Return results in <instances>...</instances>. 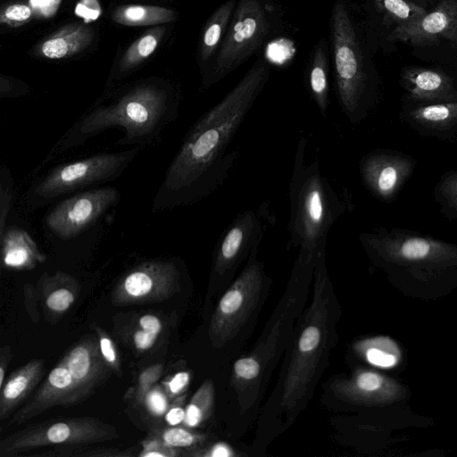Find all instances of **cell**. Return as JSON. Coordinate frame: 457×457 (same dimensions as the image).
<instances>
[{
    "label": "cell",
    "instance_id": "cell-1",
    "mask_svg": "<svg viewBox=\"0 0 457 457\" xmlns=\"http://www.w3.org/2000/svg\"><path fill=\"white\" fill-rule=\"evenodd\" d=\"M270 78L258 59L240 81L190 127L171 160L153 203L158 212L196 204L220 188L239 157L228 150L235 135Z\"/></svg>",
    "mask_w": 457,
    "mask_h": 457
},
{
    "label": "cell",
    "instance_id": "cell-2",
    "mask_svg": "<svg viewBox=\"0 0 457 457\" xmlns=\"http://www.w3.org/2000/svg\"><path fill=\"white\" fill-rule=\"evenodd\" d=\"M312 282L311 302L297 319L267 407L270 438L289 429L308 408L338 343L343 311L326 265V250L317 255Z\"/></svg>",
    "mask_w": 457,
    "mask_h": 457
},
{
    "label": "cell",
    "instance_id": "cell-3",
    "mask_svg": "<svg viewBox=\"0 0 457 457\" xmlns=\"http://www.w3.org/2000/svg\"><path fill=\"white\" fill-rule=\"evenodd\" d=\"M371 267L405 297L432 302L457 287V245L421 232L380 227L359 236Z\"/></svg>",
    "mask_w": 457,
    "mask_h": 457
},
{
    "label": "cell",
    "instance_id": "cell-4",
    "mask_svg": "<svg viewBox=\"0 0 457 457\" xmlns=\"http://www.w3.org/2000/svg\"><path fill=\"white\" fill-rule=\"evenodd\" d=\"M178 110L179 99L169 86L140 82L84 115L74 127L71 140L79 144L107 129H120L123 136L117 145L145 148L176 120Z\"/></svg>",
    "mask_w": 457,
    "mask_h": 457
},
{
    "label": "cell",
    "instance_id": "cell-5",
    "mask_svg": "<svg viewBox=\"0 0 457 457\" xmlns=\"http://www.w3.org/2000/svg\"><path fill=\"white\" fill-rule=\"evenodd\" d=\"M308 140L301 137L294 159L289 184V243L298 250L295 259L315 262L326 250L330 228L345 207L320 170L317 158L306 162Z\"/></svg>",
    "mask_w": 457,
    "mask_h": 457
},
{
    "label": "cell",
    "instance_id": "cell-6",
    "mask_svg": "<svg viewBox=\"0 0 457 457\" xmlns=\"http://www.w3.org/2000/svg\"><path fill=\"white\" fill-rule=\"evenodd\" d=\"M337 95L342 112L355 126L381 97L378 73L368 56L357 22L344 0H336L330 19Z\"/></svg>",
    "mask_w": 457,
    "mask_h": 457
},
{
    "label": "cell",
    "instance_id": "cell-7",
    "mask_svg": "<svg viewBox=\"0 0 457 457\" xmlns=\"http://www.w3.org/2000/svg\"><path fill=\"white\" fill-rule=\"evenodd\" d=\"M410 386L378 370L358 366L321 384L320 403L337 414L360 413L408 405Z\"/></svg>",
    "mask_w": 457,
    "mask_h": 457
},
{
    "label": "cell",
    "instance_id": "cell-8",
    "mask_svg": "<svg viewBox=\"0 0 457 457\" xmlns=\"http://www.w3.org/2000/svg\"><path fill=\"white\" fill-rule=\"evenodd\" d=\"M224 34L212 72L204 79L209 87L246 61L270 32L267 12L260 0H239Z\"/></svg>",
    "mask_w": 457,
    "mask_h": 457
},
{
    "label": "cell",
    "instance_id": "cell-9",
    "mask_svg": "<svg viewBox=\"0 0 457 457\" xmlns=\"http://www.w3.org/2000/svg\"><path fill=\"white\" fill-rule=\"evenodd\" d=\"M144 147L133 146L115 153L97 154L54 169L36 187L40 197L52 198L97 183L117 179Z\"/></svg>",
    "mask_w": 457,
    "mask_h": 457
},
{
    "label": "cell",
    "instance_id": "cell-10",
    "mask_svg": "<svg viewBox=\"0 0 457 457\" xmlns=\"http://www.w3.org/2000/svg\"><path fill=\"white\" fill-rule=\"evenodd\" d=\"M103 428L92 419L48 420L32 425L0 440V457L40 447L91 443L102 438Z\"/></svg>",
    "mask_w": 457,
    "mask_h": 457
},
{
    "label": "cell",
    "instance_id": "cell-11",
    "mask_svg": "<svg viewBox=\"0 0 457 457\" xmlns=\"http://www.w3.org/2000/svg\"><path fill=\"white\" fill-rule=\"evenodd\" d=\"M120 201L115 187H100L83 191L56 205L46 219L48 228L67 240L77 237L95 224Z\"/></svg>",
    "mask_w": 457,
    "mask_h": 457
},
{
    "label": "cell",
    "instance_id": "cell-12",
    "mask_svg": "<svg viewBox=\"0 0 457 457\" xmlns=\"http://www.w3.org/2000/svg\"><path fill=\"white\" fill-rule=\"evenodd\" d=\"M417 160L411 154L390 148H377L359 162L363 186L378 200L393 202L412 176Z\"/></svg>",
    "mask_w": 457,
    "mask_h": 457
},
{
    "label": "cell",
    "instance_id": "cell-13",
    "mask_svg": "<svg viewBox=\"0 0 457 457\" xmlns=\"http://www.w3.org/2000/svg\"><path fill=\"white\" fill-rule=\"evenodd\" d=\"M388 40L427 47L442 40L457 43V0H440L419 18L395 27Z\"/></svg>",
    "mask_w": 457,
    "mask_h": 457
},
{
    "label": "cell",
    "instance_id": "cell-14",
    "mask_svg": "<svg viewBox=\"0 0 457 457\" xmlns=\"http://www.w3.org/2000/svg\"><path fill=\"white\" fill-rule=\"evenodd\" d=\"M261 210L238 213L220 235L214 255V270L223 274L258 248L265 224Z\"/></svg>",
    "mask_w": 457,
    "mask_h": 457
},
{
    "label": "cell",
    "instance_id": "cell-15",
    "mask_svg": "<svg viewBox=\"0 0 457 457\" xmlns=\"http://www.w3.org/2000/svg\"><path fill=\"white\" fill-rule=\"evenodd\" d=\"M399 119L419 135L441 141L457 137V102L426 103L402 98Z\"/></svg>",
    "mask_w": 457,
    "mask_h": 457
},
{
    "label": "cell",
    "instance_id": "cell-16",
    "mask_svg": "<svg viewBox=\"0 0 457 457\" xmlns=\"http://www.w3.org/2000/svg\"><path fill=\"white\" fill-rule=\"evenodd\" d=\"M77 403L71 373L62 359L52 369L33 397L13 415L11 423L21 424L49 409Z\"/></svg>",
    "mask_w": 457,
    "mask_h": 457
},
{
    "label": "cell",
    "instance_id": "cell-17",
    "mask_svg": "<svg viewBox=\"0 0 457 457\" xmlns=\"http://www.w3.org/2000/svg\"><path fill=\"white\" fill-rule=\"evenodd\" d=\"M400 86L405 91L403 98L414 102H457L455 79L439 69L406 66L400 74Z\"/></svg>",
    "mask_w": 457,
    "mask_h": 457
},
{
    "label": "cell",
    "instance_id": "cell-18",
    "mask_svg": "<svg viewBox=\"0 0 457 457\" xmlns=\"http://www.w3.org/2000/svg\"><path fill=\"white\" fill-rule=\"evenodd\" d=\"M179 271L174 260H150L139 263L122 279L120 289L125 299L142 300L160 289H168L178 279Z\"/></svg>",
    "mask_w": 457,
    "mask_h": 457
},
{
    "label": "cell",
    "instance_id": "cell-19",
    "mask_svg": "<svg viewBox=\"0 0 457 457\" xmlns=\"http://www.w3.org/2000/svg\"><path fill=\"white\" fill-rule=\"evenodd\" d=\"M35 289L46 320L56 323L75 303L79 283L71 275L58 270L42 274Z\"/></svg>",
    "mask_w": 457,
    "mask_h": 457
},
{
    "label": "cell",
    "instance_id": "cell-20",
    "mask_svg": "<svg viewBox=\"0 0 457 457\" xmlns=\"http://www.w3.org/2000/svg\"><path fill=\"white\" fill-rule=\"evenodd\" d=\"M45 371V360L35 358L10 374L0 391V422L10 417L29 398Z\"/></svg>",
    "mask_w": 457,
    "mask_h": 457
},
{
    "label": "cell",
    "instance_id": "cell-21",
    "mask_svg": "<svg viewBox=\"0 0 457 457\" xmlns=\"http://www.w3.org/2000/svg\"><path fill=\"white\" fill-rule=\"evenodd\" d=\"M73 380L76 402L82 400L97 382L101 361L95 342L85 340L71 347L62 358Z\"/></svg>",
    "mask_w": 457,
    "mask_h": 457
},
{
    "label": "cell",
    "instance_id": "cell-22",
    "mask_svg": "<svg viewBox=\"0 0 457 457\" xmlns=\"http://www.w3.org/2000/svg\"><path fill=\"white\" fill-rule=\"evenodd\" d=\"M0 258L4 267L30 270L46 261L31 236L24 229L10 228L4 233Z\"/></svg>",
    "mask_w": 457,
    "mask_h": 457
},
{
    "label": "cell",
    "instance_id": "cell-23",
    "mask_svg": "<svg viewBox=\"0 0 457 457\" xmlns=\"http://www.w3.org/2000/svg\"><path fill=\"white\" fill-rule=\"evenodd\" d=\"M94 39L93 29L83 23L69 24L46 38L38 46L47 59L71 57L87 48Z\"/></svg>",
    "mask_w": 457,
    "mask_h": 457
},
{
    "label": "cell",
    "instance_id": "cell-24",
    "mask_svg": "<svg viewBox=\"0 0 457 457\" xmlns=\"http://www.w3.org/2000/svg\"><path fill=\"white\" fill-rule=\"evenodd\" d=\"M329 62L328 45L324 39L316 44L310 58L305 83L307 90L323 116L329 105Z\"/></svg>",
    "mask_w": 457,
    "mask_h": 457
},
{
    "label": "cell",
    "instance_id": "cell-25",
    "mask_svg": "<svg viewBox=\"0 0 457 457\" xmlns=\"http://www.w3.org/2000/svg\"><path fill=\"white\" fill-rule=\"evenodd\" d=\"M178 13L163 6L149 4H122L112 12V20L128 27L158 26L176 21Z\"/></svg>",
    "mask_w": 457,
    "mask_h": 457
},
{
    "label": "cell",
    "instance_id": "cell-26",
    "mask_svg": "<svg viewBox=\"0 0 457 457\" xmlns=\"http://www.w3.org/2000/svg\"><path fill=\"white\" fill-rule=\"evenodd\" d=\"M166 31V28L158 25L145 31L124 52L119 61L114 79L123 77L138 67L157 49Z\"/></svg>",
    "mask_w": 457,
    "mask_h": 457
},
{
    "label": "cell",
    "instance_id": "cell-27",
    "mask_svg": "<svg viewBox=\"0 0 457 457\" xmlns=\"http://www.w3.org/2000/svg\"><path fill=\"white\" fill-rule=\"evenodd\" d=\"M236 6V0H227L208 21L200 43V58L206 62L216 51L226 32Z\"/></svg>",
    "mask_w": 457,
    "mask_h": 457
},
{
    "label": "cell",
    "instance_id": "cell-28",
    "mask_svg": "<svg viewBox=\"0 0 457 457\" xmlns=\"http://www.w3.org/2000/svg\"><path fill=\"white\" fill-rule=\"evenodd\" d=\"M367 1L372 4L384 22L387 25L394 26V28L415 20L427 12L422 5L406 0Z\"/></svg>",
    "mask_w": 457,
    "mask_h": 457
},
{
    "label": "cell",
    "instance_id": "cell-29",
    "mask_svg": "<svg viewBox=\"0 0 457 457\" xmlns=\"http://www.w3.org/2000/svg\"><path fill=\"white\" fill-rule=\"evenodd\" d=\"M434 198L442 214L449 220L457 218V170L443 173L434 187Z\"/></svg>",
    "mask_w": 457,
    "mask_h": 457
},
{
    "label": "cell",
    "instance_id": "cell-30",
    "mask_svg": "<svg viewBox=\"0 0 457 457\" xmlns=\"http://www.w3.org/2000/svg\"><path fill=\"white\" fill-rule=\"evenodd\" d=\"M140 330L134 334V344L138 350L149 349L162 331L161 320L154 315H143L139 320Z\"/></svg>",
    "mask_w": 457,
    "mask_h": 457
},
{
    "label": "cell",
    "instance_id": "cell-31",
    "mask_svg": "<svg viewBox=\"0 0 457 457\" xmlns=\"http://www.w3.org/2000/svg\"><path fill=\"white\" fill-rule=\"evenodd\" d=\"M164 442L174 447H186L194 444L195 438L189 431L175 428L166 430L162 435Z\"/></svg>",
    "mask_w": 457,
    "mask_h": 457
},
{
    "label": "cell",
    "instance_id": "cell-32",
    "mask_svg": "<svg viewBox=\"0 0 457 457\" xmlns=\"http://www.w3.org/2000/svg\"><path fill=\"white\" fill-rule=\"evenodd\" d=\"M203 406L208 407L209 403L204 405L197 392L185 411L184 421L188 427L195 428L202 422L206 409Z\"/></svg>",
    "mask_w": 457,
    "mask_h": 457
},
{
    "label": "cell",
    "instance_id": "cell-33",
    "mask_svg": "<svg viewBox=\"0 0 457 457\" xmlns=\"http://www.w3.org/2000/svg\"><path fill=\"white\" fill-rule=\"evenodd\" d=\"M32 15V10L23 4H13L7 6L4 12V19L14 24L28 21Z\"/></svg>",
    "mask_w": 457,
    "mask_h": 457
},
{
    "label": "cell",
    "instance_id": "cell-34",
    "mask_svg": "<svg viewBox=\"0 0 457 457\" xmlns=\"http://www.w3.org/2000/svg\"><path fill=\"white\" fill-rule=\"evenodd\" d=\"M146 405L154 415H162L168 407L165 395L158 389H154L146 395Z\"/></svg>",
    "mask_w": 457,
    "mask_h": 457
},
{
    "label": "cell",
    "instance_id": "cell-35",
    "mask_svg": "<svg viewBox=\"0 0 457 457\" xmlns=\"http://www.w3.org/2000/svg\"><path fill=\"white\" fill-rule=\"evenodd\" d=\"M24 291V303L27 312L29 313L31 320L35 323L39 320V312L37 310V296L35 287L30 284H25Z\"/></svg>",
    "mask_w": 457,
    "mask_h": 457
},
{
    "label": "cell",
    "instance_id": "cell-36",
    "mask_svg": "<svg viewBox=\"0 0 457 457\" xmlns=\"http://www.w3.org/2000/svg\"><path fill=\"white\" fill-rule=\"evenodd\" d=\"M190 376L188 372L180 371L176 373L168 382V387L171 394L180 393L188 384Z\"/></svg>",
    "mask_w": 457,
    "mask_h": 457
},
{
    "label": "cell",
    "instance_id": "cell-37",
    "mask_svg": "<svg viewBox=\"0 0 457 457\" xmlns=\"http://www.w3.org/2000/svg\"><path fill=\"white\" fill-rule=\"evenodd\" d=\"M99 349L103 358L109 363L113 364L116 361V353L112 342L104 335L99 337Z\"/></svg>",
    "mask_w": 457,
    "mask_h": 457
},
{
    "label": "cell",
    "instance_id": "cell-38",
    "mask_svg": "<svg viewBox=\"0 0 457 457\" xmlns=\"http://www.w3.org/2000/svg\"><path fill=\"white\" fill-rule=\"evenodd\" d=\"M32 8L45 16L53 15L57 10L60 0H30Z\"/></svg>",
    "mask_w": 457,
    "mask_h": 457
},
{
    "label": "cell",
    "instance_id": "cell-39",
    "mask_svg": "<svg viewBox=\"0 0 457 457\" xmlns=\"http://www.w3.org/2000/svg\"><path fill=\"white\" fill-rule=\"evenodd\" d=\"M12 353L10 345L0 347V391L4 382L6 370L12 360Z\"/></svg>",
    "mask_w": 457,
    "mask_h": 457
},
{
    "label": "cell",
    "instance_id": "cell-40",
    "mask_svg": "<svg viewBox=\"0 0 457 457\" xmlns=\"http://www.w3.org/2000/svg\"><path fill=\"white\" fill-rule=\"evenodd\" d=\"M185 418V410L181 407H174L165 414V420L170 426H176L182 422Z\"/></svg>",
    "mask_w": 457,
    "mask_h": 457
},
{
    "label": "cell",
    "instance_id": "cell-41",
    "mask_svg": "<svg viewBox=\"0 0 457 457\" xmlns=\"http://www.w3.org/2000/svg\"><path fill=\"white\" fill-rule=\"evenodd\" d=\"M231 455V451L226 445L223 444L216 445L211 453V456L212 457H229Z\"/></svg>",
    "mask_w": 457,
    "mask_h": 457
},
{
    "label": "cell",
    "instance_id": "cell-42",
    "mask_svg": "<svg viewBox=\"0 0 457 457\" xmlns=\"http://www.w3.org/2000/svg\"><path fill=\"white\" fill-rule=\"evenodd\" d=\"M143 456L145 457H162V456H165L164 453H161V452H156V451H150V452H145L142 454Z\"/></svg>",
    "mask_w": 457,
    "mask_h": 457
},
{
    "label": "cell",
    "instance_id": "cell-43",
    "mask_svg": "<svg viewBox=\"0 0 457 457\" xmlns=\"http://www.w3.org/2000/svg\"><path fill=\"white\" fill-rule=\"evenodd\" d=\"M9 86L7 83L0 79V94L7 91L9 89Z\"/></svg>",
    "mask_w": 457,
    "mask_h": 457
},
{
    "label": "cell",
    "instance_id": "cell-44",
    "mask_svg": "<svg viewBox=\"0 0 457 457\" xmlns=\"http://www.w3.org/2000/svg\"><path fill=\"white\" fill-rule=\"evenodd\" d=\"M406 1L419 4V2L428 3V2H432L434 0H406ZM419 5H420V4H419Z\"/></svg>",
    "mask_w": 457,
    "mask_h": 457
}]
</instances>
